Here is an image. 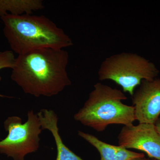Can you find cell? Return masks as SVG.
I'll return each instance as SVG.
<instances>
[{
    "label": "cell",
    "mask_w": 160,
    "mask_h": 160,
    "mask_svg": "<svg viewBox=\"0 0 160 160\" xmlns=\"http://www.w3.org/2000/svg\"><path fill=\"white\" fill-rule=\"evenodd\" d=\"M69 61L64 49L43 48L18 55L11 79L26 94L54 96L71 85L67 72Z\"/></svg>",
    "instance_id": "1"
},
{
    "label": "cell",
    "mask_w": 160,
    "mask_h": 160,
    "mask_svg": "<svg viewBox=\"0 0 160 160\" xmlns=\"http://www.w3.org/2000/svg\"><path fill=\"white\" fill-rule=\"evenodd\" d=\"M4 35L18 55L43 48L64 49L73 45L62 29L44 15L6 14L1 17Z\"/></svg>",
    "instance_id": "2"
},
{
    "label": "cell",
    "mask_w": 160,
    "mask_h": 160,
    "mask_svg": "<svg viewBox=\"0 0 160 160\" xmlns=\"http://www.w3.org/2000/svg\"><path fill=\"white\" fill-rule=\"evenodd\" d=\"M127 99L121 90L96 83L84 106L74 114V119L98 132L112 124L132 125L136 120L134 107L122 102Z\"/></svg>",
    "instance_id": "3"
},
{
    "label": "cell",
    "mask_w": 160,
    "mask_h": 160,
    "mask_svg": "<svg viewBox=\"0 0 160 160\" xmlns=\"http://www.w3.org/2000/svg\"><path fill=\"white\" fill-rule=\"evenodd\" d=\"M159 71L154 63L137 53L122 52L112 55L101 63L98 71L100 81H113L123 92L133 95L143 80L157 78Z\"/></svg>",
    "instance_id": "4"
},
{
    "label": "cell",
    "mask_w": 160,
    "mask_h": 160,
    "mask_svg": "<svg viewBox=\"0 0 160 160\" xmlns=\"http://www.w3.org/2000/svg\"><path fill=\"white\" fill-rule=\"evenodd\" d=\"M27 117L25 123L18 116L6 119L4 126L8 134L0 141V153L13 160H24L27 154L38 149L40 135L42 131L39 119L32 110L28 112Z\"/></svg>",
    "instance_id": "5"
},
{
    "label": "cell",
    "mask_w": 160,
    "mask_h": 160,
    "mask_svg": "<svg viewBox=\"0 0 160 160\" xmlns=\"http://www.w3.org/2000/svg\"><path fill=\"white\" fill-rule=\"evenodd\" d=\"M119 146L146 152L149 158L160 160V135L154 124L139 123L124 126L118 136Z\"/></svg>",
    "instance_id": "6"
},
{
    "label": "cell",
    "mask_w": 160,
    "mask_h": 160,
    "mask_svg": "<svg viewBox=\"0 0 160 160\" xmlns=\"http://www.w3.org/2000/svg\"><path fill=\"white\" fill-rule=\"evenodd\" d=\"M135 119L155 124L160 116V79L142 81L132 96Z\"/></svg>",
    "instance_id": "7"
},
{
    "label": "cell",
    "mask_w": 160,
    "mask_h": 160,
    "mask_svg": "<svg viewBox=\"0 0 160 160\" xmlns=\"http://www.w3.org/2000/svg\"><path fill=\"white\" fill-rule=\"evenodd\" d=\"M37 114L42 130H49L54 138L57 150L56 160H84L70 150L63 143L59 133L58 118L54 111L42 109Z\"/></svg>",
    "instance_id": "8"
},
{
    "label": "cell",
    "mask_w": 160,
    "mask_h": 160,
    "mask_svg": "<svg viewBox=\"0 0 160 160\" xmlns=\"http://www.w3.org/2000/svg\"><path fill=\"white\" fill-rule=\"evenodd\" d=\"M78 134L97 149L101 156L100 160H130L145 157L144 153L130 151L119 145L104 142L89 133L79 131Z\"/></svg>",
    "instance_id": "9"
},
{
    "label": "cell",
    "mask_w": 160,
    "mask_h": 160,
    "mask_svg": "<svg viewBox=\"0 0 160 160\" xmlns=\"http://www.w3.org/2000/svg\"><path fill=\"white\" fill-rule=\"evenodd\" d=\"M44 8L42 0H0V17L6 14H32L33 12Z\"/></svg>",
    "instance_id": "10"
},
{
    "label": "cell",
    "mask_w": 160,
    "mask_h": 160,
    "mask_svg": "<svg viewBox=\"0 0 160 160\" xmlns=\"http://www.w3.org/2000/svg\"><path fill=\"white\" fill-rule=\"evenodd\" d=\"M16 58L14 52L10 50L0 52V70L5 68L12 69L15 62ZM2 78L0 76V81ZM1 97H7L0 94Z\"/></svg>",
    "instance_id": "11"
},
{
    "label": "cell",
    "mask_w": 160,
    "mask_h": 160,
    "mask_svg": "<svg viewBox=\"0 0 160 160\" xmlns=\"http://www.w3.org/2000/svg\"><path fill=\"white\" fill-rule=\"evenodd\" d=\"M155 126L156 129L158 132L159 134L160 135V116L158 118V119L156 121L155 123Z\"/></svg>",
    "instance_id": "12"
},
{
    "label": "cell",
    "mask_w": 160,
    "mask_h": 160,
    "mask_svg": "<svg viewBox=\"0 0 160 160\" xmlns=\"http://www.w3.org/2000/svg\"><path fill=\"white\" fill-rule=\"evenodd\" d=\"M130 160H158L156 159L151 158H146L145 157H141L138 158H136L132 159Z\"/></svg>",
    "instance_id": "13"
}]
</instances>
